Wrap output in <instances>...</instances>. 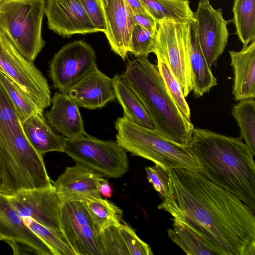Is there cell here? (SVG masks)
Here are the masks:
<instances>
[{"mask_svg":"<svg viewBox=\"0 0 255 255\" xmlns=\"http://www.w3.org/2000/svg\"><path fill=\"white\" fill-rule=\"evenodd\" d=\"M168 186L158 208L187 225L215 255H255V213L237 196L197 170H169Z\"/></svg>","mask_w":255,"mask_h":255,"instance_id":"6da1fadb","label":"cell"},{"mask_svg":"<svg viewBox=\"0 0 255 255\" xmlns=\"http://www.w3.org/2000/svg\"><path fill=\"white\" fill-rule=\"evenodd\" d=\"M187 147L200 173L255 214L254 156L240 137L194 128Z\"/></svg>","mask_w":255,"mask_h":255,"instance_id":"7a4b0ae2","label":"cell"},{"mask_svg":"<svg viewBox=\"0 0 255 255\" xmlns=\"http://www.w3.org/2000/svg\"><path fill=\"white\" fill-rule=\"evenodd\" d=\"M0 193L52 186L43 160L28 141L22 123L0 83Z\"/></svg>","mask_w":255,"mask_h":255,"instance_id":"3957f363","label":"cell"},{"mask_svg":"<svg viewBox=\"0 0 255 255\" xmlns=\"http://www.w3.org/2000/svg\"><path fill=\"white\" fill-rule=\"evenodd\" d=\"M151 118L155 130L164 138L187 146L194 126L180 111L157 66L148 56L128 61L124 74Z\"/></svg>","mask_w":255,"mask_h":255,"instance_id":"277c9868","label":"cell"},{"mask_svg":"<svg viewBox=\"0 0 255 255\" xmlns=\"http://www.w3.org/2000/svg\"><path fill=\"white\" fill-rule=\"evenodd\" d=\"M115 128L116 141L132 155L150 160L167 171L199 170L187 146L168 140L155 129L135 124L124 117L117 119Z\"/></svg>","mask_w":255,"mask_h":255,"instance_id":"5b68a950","label":"cell"},{"mask_svg":"<svg viewBox=\"0 0 255 255\" xmlns=\"http://www.w3.org/2000/svg\"><path fill=\"white\" fill-rule=\"evenodd\" d=\"M45 7V0H4L0 4V30L32 62L45 44L41 34Z\"/></svg>","mask_w":255,"mask_h":255,"instance_id":"8992f818","label":"cell"},{"mask_svg":"<svg viewBox=\"0 0 255 255\" xmlns=\"http://www.w3.org/2000/svg\"><path fill=\"white\" fill-rule=\"evenodd\" d=\"M64 152L104 177L120 178L128 169L127 151L116 141L101 140L87 133L67 139Z\"/></svg>","mask_w":255,"mask_h":255,"instance_id":"52a82bcc","label":"cell"},{"mask_svg":"<svg viewBox=\"0 0 255 255\" xmlns=\"http://www.w3.org/2000/svg\"><path fill=\"white\" fill-rule=\"evenodd\" d=\"M191 41V24L168 19L158 22L153 53L166 58L185 98L193 89L189 57Z\"/></svg>","mask_w":255,"mask_h":255,"instance_id":"ba28073f","label":"cell"},{"mask_svg":"<svg viewBox=\"0 0 255 255\" xmlns=\"http://www.w3.org/2000/svg\"><path fill=\"white\" fill-rule=\"evenodd\" d=\"M0 70L18 84L43 112L51 103L46 79L15 48L0 30Z\"/></svg>","mask_w":255,"mask_h":255,"instance_id":"9c48e42d","label":"cell"},{"mask_svg":"<svg viewBox=\"0 0 255 255\" xmlns=\"http://www.w3.org/2000/svg\"><path fill=\"white\" fill-rule=\"evenodd\" d=\"M97 66L96 54L92 47L82 40L64 45L53 56L50 76L60 92L69 89Z\"/></svg>","mask_w":255,"mask_h":255,"instance_id":"30bf717a","label":"cell"},{"mask_svg":"<svg viewBox=\"0 0 255 255\" xmlns=\"http://www.w3.org/2000/svg\"><path fill=\"white\" fill-rule=\"evenodd\" d=\"M22 217H29L40 224L61 230L60 215L62 201L53 186L21 190L6 196Z\"/></svg>","mask_w":255,"mask_h":255,"instance_id":"8fae6325","label":"cell"},{"mask_svg":"<svg viewBox=\"0 0 255 255\" xmlns=\"http://www.w3.org/2000/svg\"><path fill=\"white\" fill-rule=\"evenodd\" d=\"M60 224L61 230L75 255H83L97 246L99 233L96 230L83 201H63Z\"/></svg>","mask_w":255,"mask_h":255,"instance_id":"7c38bea8","label":"cell"},{"mask_svg":"<svg viewBox=\"0 0 255 255\" xmlns=\"http://www.w3.org/2000/svg\"><path fill=\"white\" fill-rule=\"evenodd\" d=\"M194 15L199 45L209 67L223 53L228 42V24L221 8L215 9L210 2H199Z\"/></svg>","mask_w":255,"mask_h":255,"instance_id":"4fadbf2b","label":"cell"},{"mask_svg":"<svg viewBox=\"0 0 255 255\" xmlns=\"http://www.w3.org/2000/svg\"><path fill=\"white\" fill-rule=\"evenodd\" d=\"M0 241H4L14 254L23 250L38 255H53L48 247L25 224L7 197L0 193Z\"/></svg>","mask_w":255,"mask_h":255,"instance_id":"5bb4252c","label":"cell"},{"mask_svg":"<svg viewBox=\"0 0 255 255\" xmlns=\"http://www.w3.org/2000/svg\"><path fill=\"white\" fill-rule=\"evenodd\" d=\"M49 28L63 37L99 32L80 0H45Z\"/></svg>","mask_w":255,"mask_h":255,"instance_id":"9a60e30c","label":"cell"},{"mask_svg":"<svg viewBox=\"0 0 255 255\" xmlns=\"http://www.w3.org/2000/svg\"><path fill=\"white\" fill-rule=\"evenodd\" d=\"M106 24L105 34L112 50L123 60L130 51L134 25L132 9L126 0H99Z\"/></svg>","mask_w":255,"mask_h":255,"instance_id":"2e32d148","label":"cell"},{"mask_svg":"<svg viewBox=\"0 0 255 255\" xmlns=\"http://www.w3.org/2000/svg\"><path fill=\"white\" fill-rule=\"evenodd\" d=\"M104 176L92 169L76 162L66 168L52 185L62 201L102 197L100 186Z\"/></svg>","mask_w":255,"mask_h":255,"instance_id":"e0dca14e","label":"cell"},{"mask_svg":"<svg viewBox=\"0 0 255 255\" xmlns=\"http://www.w3.org/2000/svg\"><path fill=\"white\" fill-rule=\"evenodd\" d=\"M67 93L79 107L91 110L102 108L116 98L113 78L101 72L97 66Z\"/></svg>","mask_w":255,"mask_h":255,"instance_id":"ac0fdd59","label":"cell"},{"mask_svg":"<svg viewBox=\"0 0 255 255\" xmlns=\"http://www.w3.org/2000/svg\"><path fill=\"white\" fill-rule=\"evenodd\" d=\"M51 103L52 107L45 117L47 123L55 132L67 139L87 134L79 107L67 93L56 92Z\"/></svg>","mask_w":255,"mask_h":255,"instance_id":"d6986e66","label":"cell"},{"mask_svg":"<svg viewBox=\"0 0 255 255\" xmlns=\"http://www.w3.org/2000/svg\"><path fill=\"white\" fill-rule=\"evenodd\" d=\"M234 71L232 94L237 101L255 98V40L239 51H229Z\"/></svg>","mask_w":255,"mask_h":255,"instance_id":"ffe728a7","label":"cell"},{"mask_svg":"<svg viewBox=\"0 0 255 255\" xmlns=\"http://www.w3.org/2000/svg\"><path fill=\"white\" fill-rule=\"evenodd\" d=\"M25 134L33 148L40 154L64 152L67 138L55 132L39 111L22 123Z\"/></svg>","mask_w":255,"mask_h":255,"instance_id":"44dd1931","label":"cell"},{"mask_svg":"<svg viewBox=\"0 0 255 255\" xmlns=\"http://www.w3.org/2000/svg\"><path fill=\"white\" fill-rule=\"evenodd\" d=\"M113 80L116 97L123 109V117L135 124L155 129L147 108L125 75L116 74Z\"/></svg>","mask_w":255,"mask_h":255,"instance_id":"7402d4cb","label":"cell"},{"mask_svg":"<svg viewBox=\"0 0 255 255\" xmlns=\"http://www.w3.org/2000/svg\"><path fill=\"white\" fill-rule=\"evenodd\" d=\"M191 33L189 57L193 84L192 91L194 96L199 98L217 86V81L200 48L195 22L191 24Z\"/></svg>","mask_w":255,"mask_h":255,"instance_id":"603a6c76","label":"cell"},{"mask_svg":"<svg viewBox=\"0 0 255 255\" xmlns=\"http://www.w3.org/2000/svg\"><path fill=\"white\" fill-rule=\"evenodd\" d=\"M145 11L158 23L163 19L190 24L196 21L189 0H139Z\"/></svg>","mask_w":255,"mask_h":255,"instance_id":"cb8c5ba5","label":"cell"},{"mask_svg":"<svg viewBox=\"0 0 255 255\" xmlns=\"http://www.w3.org/2000/svg\"><path fill=\"white\" fill-rule=\"evenodd\" d=\"M83 201L98 233L109 227H119L123 222L122 210L111 201L102 197Z\"/></svg>","mask_w":255,"mask_h":255,"instance_id":"d4e9b609","label":"cell"},{"mask_svg":"<svg viewBox=\"0 0 255 255\" xmlns=\"http://www.w3.org/2000/svg\"><path fill=\"white\" fill-rule=\"evenodd\" d=\"M232 11L236 34L247 46L255 40V0H234Z\"/></svg>","mask_w":255,"mask_h":255,"instance_id":"484cf974","label":"cell"},{"mask_svg":"<svg viewBox=\"0 0 255 255\" xmlns=\"http://www.w3.org/2000/svg\"><path fill=\"white\" fill-rule=\"evenodd\" d=\"M232 115L240 130V137L255 156V100L245 99L234 105Z\"/></svg>","mask_w":255,"mask_h":255,"instance_id":"4316f807","label":"cell"},{"mask_svg":"<svg viewBox=\"0 0 255 255\" xmlns=\"http://www.w3.org/2000/svg\"><path fill=\"white\" fill-rule=\"evenodd\" d=\"M172 228L167 234L171 241L188 255H215L208 247L187 225L177 219H172Z\"/></svg>","mask_w":255,"mask_h":255,"instance_id":"83f0119b","label":"cell"},{"mask_svg":"<svg viewBox=\"0 0 255 255\" xmlns=\"http://www.w3.org/2000/svg\"><path fill=\"white\" fill-rule=\"evenodd\" d=\"M23 218L26 225L48 247L53 255H75L61 230L46 227L29 217Z\"/></svg>","mask_w":255,"mask_h":255,"instance_id":"f1b7e54d","label":"cell"},{"mask_svg":"<svg viewBox=\"0 0 255 255\" xmlns=\"http://www.w3.org/2000/svg\"><path fill=\"white\" fill-rule=\"evenodd\" d=\"M0 83L12 102L22 123L35 113L43 112L25 91L0 70Z\"/></svg>","mask_w":255,"mask_h":255,"instance_id":"f546056e","label":"cell"},{"mask_svg":"<svg viewBox=\"0 0 255 255\" xmlns=\"http://www.w3.org/2000/svg\"><path fill=\"white\" fill-rule=\"evenodd\" d=\"M154 54L157 58V67L168 91L183 116L191 121L190 109L168 62L162 55L157 52Z\"/></svg>","mask_w":255,"mask_h":255,"instance_id":"4dcf8cb0","label":"cell"},{"mask_svg":"<svg viewBox=\"0 0 255 255\" xmlns=\"http://www.w3.org/2000/svg\"><path fill=\"white\" fill-rule=\"evenodd\" d=\"M156 37L154 31L135 24L131 35L130 51L135 57L148 56L153 53Z\"/></svg>","mask_w":255,"mask_h":255,"instance_id":"1f68e13d","label":"cell"},{"mask_svg":"<svg viewBox=\"0 0 255 255\" xmlns=\"http://www.w3.org/2000/svg\"><path fill=\"white\" fill-rule=\"evenodd\" d=\"M100 235L106 255H129L118 227H107Z\"/></svg>","mask_w":255,"mask_h":255,"instance_id":"d6a6232c","label":"cell"},{"mask_svg":"<svg viewBox=\"0 0 255 255\" xmlns=\"http://www.w3.org/2000/svg\"><path fill=\"white\" fill-rule=\"evenodd\" d=\"M129 255H153L150 247L140 239L135 231L123 222L118 227Z\"/></svg>","mask_w":255,"mask_h":255,"instance_id":"836d02e7","label":"cell"},{"mask_svg":"<svg viewBox=\"0 0 255 255\" xmlns=\"http://www.w3.org/2000/svg\"><path fill=\"white\" fill-rule=\"evenodd\" d=\"M148 181L152 184L162 200L166 198L169 194V171L155 165L145 168Z\"/></svg>","mask_w":255,"mask_h":255,"instance_id":"e575fe53","label":"cell"},{"mask_svg":"<svg viewBox=\"0 0 255 255\" xmlns=\"http://www.w3.org/2000/svg\"><path fill=\"white\" fill-rule=\"evenodd\" d=\"M91 20L99 30L105 33L106 24L99 0H80Z\"/></svg>","mask_w":255,"mask_h":255,"instance_id":"d590c367","label":"cell"},{"mask_svg":"<svg viewBox=\"0 0 255 255\" xmlns=\"http://www.w3.org/2000/svg\"><path fill=\"white\" fill-rule=\"evenodd\" d=\"M133 13L135 24L156 31L158 23L146 11H137Z\"/></svg>","mask_w":255,"mask_h":255,"instance_id":"8d00e7d4","label":"cell"},{"mask_svg":"<svg viewBox=\"0 0 255 255\" xmlns=\"http://www.w3.org/2000/svg\"><path fill=\"white\" fill-rule=\"evenodd\" d=\"M100 193L101 195L107 198H111L113 195V190L109 182L104 179L100 186Z\"/></svg>","mask_w":255,"mask_h":255,"instance_id":"74e56055","label":"cell"},{"mask_svg":"<svg viewBox=\"0 0 255 255\" xmlns=\"http://www.w3.org/2000/svg\"><path fill=\"white\" fill-rule=\"evenodd\" d=\"M199 2H210L211 0H199Z\"/></svg>","mask_w":255,"mask_h":255,"instance_id":"f35d334b","label":"cell"},{"mask_svg":"<svg viewBox=\"0 0 255 255\" xmlns=\"http://www.w3.org/2000/svg\"><path fill=\"white\" fill-rule=\"evenodd\" d=\"M4 0H0V4L4 1Z\"/></svg>","mask_w":255,"mask_h":255,"instance_id":"ab89813d","label":"cell"},{"mask_svg":"<svg viewBox=\"0 0 255 255\" xmlns=\"http://www.w3.org/2000/svg\"><path fill=\"white\" fill-rule=\"evenodd\" d=\"M0 185H1V180H0Z\"/></svg>","mask_w":255,"mask_h":255,"instance_id":"60d3db41","label":"cell"}]
</instances>
